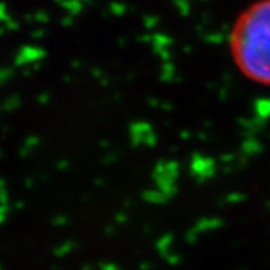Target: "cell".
Instances as JSON below:
<instances>
[{"label": "cell", "instance_id": "cell-1", "mask_svg": "<svg viewBox=\"0 0 270 270\" xmlns=\"http://www.w3.org/2000/svg\"><path fill=\"white\" fill-rule=\"evenodd\" d=\"M228 51L242 75L270 87V0H254L234 18Z\"/></svg>", "mask_w": 270, "mask_h": 270}]
</instances>
